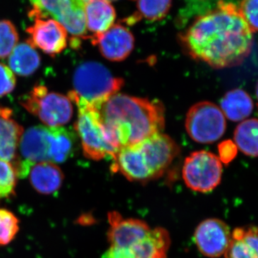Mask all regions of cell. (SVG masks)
Returning <instances> with one entry per match:
<instances>
[{
  "label": "cell",
  "mask_w": 258,
  "mask_h": 258,
  "mask_svg": "<svg viewBox=\"0 0 258 258\" xmlns=\"http://www.w3.org/2000/svg\"><path fill=\"white\" fill-rule=\"evenodd\" d=\"M20 222L13 212L0 208V245L10 244L18 233Z\"/></svg>",
  "instance_id": "23"
},
{
  "label": "cell",
  "mask_w": 258,
  "mask_h": 258,
  "mask_svg": "<svg viewBox=\"0 0 258 258\" xmlns=\"http://www.w3.org/2000/svg\"><path fill=\"white\" fill-rule=\"evenodd\" d=\"M237 7L249 29L258 32V0H242Z\"/></svg>",
  "instance_id": "26"
},
{
  "label": "cell",
  "mask_w": 258,
  "mask_h": 258,
  "mask_svg": "<svg viewBox=\"0 0 258 258\" xmlns=\"http://www.w3.org/2000/svg\"><path fill=\"white\" fill-rule=\"evenodd\" d=\"M55 128L37 125L23 134L18 147L20 157L15 164L18 176L26 177L32 166L37 163H52Z\"/></svg>",
  "instance_id": "9"
},
{
  "label": "cell",
  "mask_w": 258,
  "mask_h": 258,
  "mask_svg": "<svg viewBox=\"0 0 258 258\" xmlns=\"http://www.w3.org/2000/svg\"><path fill=\"white\" fill-rule=\"evenodd\" d=\"M219 159L224 164H228L233 161L237 154V147L235 142L225 141L218 146Z\"/></svg>",
  "instance_id": "28"
},
{
  "label": "cell",
  "mask_w": 258,
  "mask_h": 258,
  "mask_svg": "<svg viewBox=\"0 0 258 258\" xmlns=\"http://www.w3.org/2000/svg\"><path fill=\"white\" fill-rule=\"evenodd\" d=\"M89 39L106 32L114 25L115 10L108 0H91L85 5Z\"/></svg>",
  "instance_id": "16"
},
{
  "label": "cell",
  "mask_w": 258,
  "mask_h": 258,
  "mask_svg": "<svg viewBox=\"0 0 258 258\" xmlns=\"http://www.w3.org/2000/svg\"><path fill=\"white\" fill-rule=\"evenodd\" d=\"M80 1L81 2V3H83V4L86 5V3H88V2L91 1V0H80Z\"/></svg>",
  "instance_id": "30"
},
{
  "label": "cell",
  "mask_w": 258,
  "mask_h": 258,
  "mask_svg": "<svg viewBox=\"0 0 258 258\" xmlns=\"http://www.w3.org/2000/svg\"><path fill=\"white\" fill-rule=\"evenodd\" d=\"M18 174L14 164L0 159V196L2 199L14 195Z\"/></svg>",
  "instance_id": "25"
},
{
  "label": "cell",
  "mask_w": 258,
  "mask_h": 258,
  "mask_svg": "<svg viewBox=\"0 0 258 258\" xmlns=\"http://www.w3.org/2000/svg\"><path fill=\"white\" fill-rule=\"evenodd\" d=\"M20 103L48 127H62L69 123L74 115V107L69 96L49 92L41 85L35 86Z\"/></svg>",
  "instance_id": "8"
},
{
  "label": "cell",
  "mask_w": 258,
  "mask_h": 258,
  "mask_svg": "<svg viewBox=\"0 0 258 258\" xmlns=\"http://www.w3.org/2000/svg\"><path fill=\"white\" fill-rule=\"evenodd\" d=\"M93 107L108 142L118 151L161 133L164 128V107L159 102L117 93Z\"/></svg>",
  "instance_id": "2"
},
{
  "label": "cell",
  "mask_w": 258,
  "mask_h": 258,
  "mask_svg": "<svg viewBox=\"0 0 258 258\" xmlns=\"http://www.w3.org/2000/svg\"><path fill=\"white\" fill-rule=\"evenodd\" d=\"M221 161L215 154L207 151L191 153L185 159L182 177L186 186L192 191L208 193L221 182Z\"/></svg>",
  "instance_id": "11"
},
{
  "label": "cell",
  "mask_w": 258,
  "mask_h": 258,
  "mask_svg": "<svg viewBox=\"0 0 258 258\" xmlns=\"http://www.w3.org/2000/svg\"><path fill=\"white\" fill-rule=\"evenodd\" d=\"M97 45L101 55L115 62L125 60L134 47V37L130 30L120 24H115L101 35L90 38Z\"/></svg>",
  "instance_id": "14"
},
{
  "label": "cell",
  "mask_w": 258,
  "mask_h": 258,
  "mask_svg": "<svg viewBox=\"0 0 258 258\" xmlns=\"http://www.w3.org/2000/svg\"><path fill=\"white\" fill-rule=\"evenodd\" d=\"M2 198H1V196H0V200H1Z\"/></svg>",
  "instance_id": "32"
},
{
  "label": "cell",
  "mask_w": 258,
  "mask_h": 258,
  "mask_svg": "<svg viewBox=\"0 0 258 258\" xmlns=\"http://www.w3.org/2000/svg\"><path fill=\"white\" fill-rule=\"evenodd\" d=\"M123 81L115 77L99 62H86L75 71V96L93 106L101 105L123 87Z\"/></svg>",
  "instance_id": "5"
},
{
  "label": "cell",
  "mask_w": 258,
  "mask_h": 258,
  "mask_svg": "<svg viewBox=\"0 0 258 258\" xmlns=\"http://www.w3.org/2000/svg\"><path fill=\"white\" fill-rule=\"evenodd\" d=\"M230 227L221 220H204L195 230V242L205 257L216 258L225 254L231 240Z\"/></svg>",
  "instance_id": "13"
},
{
  "label": "cell",
  "mask_w": 258,
  "mask_h": 258,
  "mask_svg": "<svg viewBox=\"0 0 258 258\" xmlns=\"http://www.w3.org/2000/svg\"><path fill=\"white\" fill-rule=\"evenodd\" d=\"M180 39L195 60L214 69H228L240 66L248 57L253 32L237 5L220 0L216 8L195 19Z\"/></svg>",
  "instance_id": "1"
},
{
  "label": "cell",
  "mask_w": 258,
  "mask_h": 258,
  "mask_svg": "<svg viewBox=\"0 0 258 258\" xmlns=\"http://www.w3.org/2000/svg\"><path fill=\"white\" fill-rule=\"evenodd\" d=\"M15 86L14 73L6 64L0 63V97L9 94L15 89Z\"/></svg>",
  "instance_id": "27"
},
{
  "label": "cell",
  "mask_w": 258,
  "mask_h": 258,
  "mask_svg": "<svg viewBox=\"0 0 258 258\" xmlns=\"http://www.w3.org/2000/svg\"><path fill=\"white\" fill-rule=\"evenodd\" d=\"M109 243L105 258H168L169 232L152 228L139 219L125 218L118 212L108 215Z\"/></svg>",
  "instance_id": "3"
},
{
  "label": "cell",
  "mask_w": 258,
  "mask_h": 258,
  "mask_svg": "<svg viewBox=\"0 0 258 258\" xmlns=\"http://www.w3.org/2000/svg\"><path fill=\"white\" fill-rule=\"evenodd\" d=\"M29 179L37 192L50 195L60 189L64 175L60 168L49 161L37 163L29 171Z\"/></svg>",
  "instance_id": "17"
},
{
  "label": "cell",
  "mask_w": 258,
  "mask_h": 258,
  "mask_svg": "<svg viewBox=\"0 0 258 258\" xmlns=\"http://www.w3.org/2000/svg\"><path fill=\"white\" fill-rule=\"evenodd\" d=\"M69 98L76 103L79 110L75 128L81 138L84 155L94 161L108 157L113 159L118 151L108 142L96 108L80 99L71 91Z\"/></svg>",
  "instance_id": "6"
},
{
  "label": "cell",
  "mask_w": 258,
  "mask_h": 258,
  "mask_svg": "<svg viewBox=\"0 0 258 258\" xmlns=\"http://www.w3.org/2000/svg\"><path fill=\"white\" fill-rule=\"evenodd\" d=\"M108 1L111 2V1H115V0H108Z\"/></svg>",
  "instance_id": "31"
},
{
  "label": "cell",
  "mask_w": 258,
  "mask_h": 258,
  "mask_svg": "<svg viewBox=\"0 0 258 258\" xmlns=\"http://www.w3.org/2000/svg\"><path fill=\"white\" fill-rule=\"evenodd\" d=\"M234 141L237 149L244 155L258 157V119L244 120L234 132Z\"/></svg>",
  "instance_id": "21"
},
{
  "label": "cell",
  "mask_w": 258,
  "mask_h": 258,
  "mask_svg": "<svg viewBox=\"0 0 258 258\" xmlns=\"http://www.w3.org/2000/svg\"><path fill=\"white\" fill-rule=\"evenodd\" d=\"M171 3L172 0H138V13H135L129 20L132 23H136L142 18L150 21L162 20L169 13Z\"/></svg>",
  "instance_id": "22"
},
{
  "label": "cell",
  "mask_w": 258,
  "mask_h": 258,
  "mask_svg": "<svg viewBox=\"0 0 258 258\" xmlns=\"http://www.w3.org/2000/svg\"><path fill=\"white\" fill-rule=\"evenodd\" d=\"M225 258H258V227H238L232 232Z\"/></svg>",
  "instance_id": "18"
},
{
  "label": "cell",
  "mask_w": 258,
  "mask_h": 258,
  "mask_svg": "<svg viewBox=\"0 0 258 258\" xmlns=\"http://www.w3.org/2000/svg\"><path fill=\"white\" fill-rule=\"evenodd\" d=\"M220 108L227 119L234 122L243 121L253 111V101L244 90L236 88L223 96Z\"/></svg>",
  "instance_id": "19"
},
{
  "label": "cell",
  "mask_w": 258,
  "mask_h": 258,
  "mask_svg": "<svg viewBox=\"0 0 258 258\" xmlns=\"http://www.w3.org/2000/svg\"><path fill=\"white\" fill-rule=\"evenodd\" d=\"M185 128L195 142L210 144L225 134L227 123L220 107L212 102L202 101L190 108L186 114Z\"/></svg>",
  "instance_id": "10"
},
{
  "label": "cell",
  "mask_w": 258,
  "mask_h": 258,
  "mask_svg": "<svg viewBox=\"0 0 258 258\" xmlns=\"http://www.w3.org/2000/svg\"><path fill=\"white\" fill-rule=\"evenodd\" d=\"M23 128L13 118V111L0 106V159L16 163L20 139Z\"/></svg>",
  "instance_id": "15"
},
{
  "label": "cell",
  "mask_w": 258,
  "mask_h": 258,
  "mask_svg": "<svg viewBox=\"0 0 258 258\" xmlns=\"http://www.w3.org/2000/svg\"><path fill=\"white\" fill-rule=\"evenodd\" d=\"M179 152L169 136L157 134L123 151L120 164L131 181L147 182L163 175Z\"/></svg>",
  "instance_id": "4"
},
{
  "label": "cell",
  "mask_w": 258,
  "mask_h": 258,
  "mask_svg": "<svg viewBox=\"0 0 258 258\" xmlns=\"http://www.w3.org/2000/svg\"><path fill=\"white\" fill-rule=\"evenodd\" d=\"M29 18H51L58 22L74 37L73 41L89 39L86 28L85 5L80 0H30ZM76 46V45H75Z\"/></svg>",
  "instance_id": "7"
},
{
  "label": "cell",
  "mask_w": 258,
  "mask_h": 258,
  "mask_svg": "<svg viewBox=\"0 0 258 258\" xmlns=\"http://www.w3.org/2000/svg\"><path fill=\"white\" fill-rule=\"evenodd\" d=\"M255 91H256V97H257V107H258V83H257V86H256Z\"/></svg>",
  "instance_id": "29"
},
{
  "label": "cell",
  "mask_w": 258,
  "mask_h": 258,
  "mask_svg": "<svg viewBox=\"0 0 258 258\" xmlns=\"http://www.w3.org/2000/svg\"><path fill=\"white\" fill-rule=\"evenodd\" d=\"M27 29L30 37L27 41L45 53L55 55L68 45V32L58 22L51 18H35Z\"/></svg>",
  "instance_id": "12"
},
{
  "label": "cell",
  "mask_w": 258,
  "mask_h": 258,
  "mask_svg": "<svg viewBox=\"0 0 258 258\" xmlns=\"http://www.w3.org/2000/svg\"><path fill=\"white\" fill-rule=\"evenodd\" d=\"M19 40L18 32L9 20H0V59L9 57Z\"/></svg>",
  "instance_id": "24"
},
{
  "label": "cell",
  "mask_w": 258,
  "mask_h": 258,
  "mask_svg": "<svg viewBox=\"0 0 258 258\" xmlns=\"http://www.w3.org/2000/svg\"><path fill=\"white\" fill-rule=\"evenodd\" d=\"M10 69L21 76L33 74L40 66V56L35 47L28 41L18 44L11 52L8 60Z\"/></svg>",
  "instance_id": "20"
}]
</instances>
